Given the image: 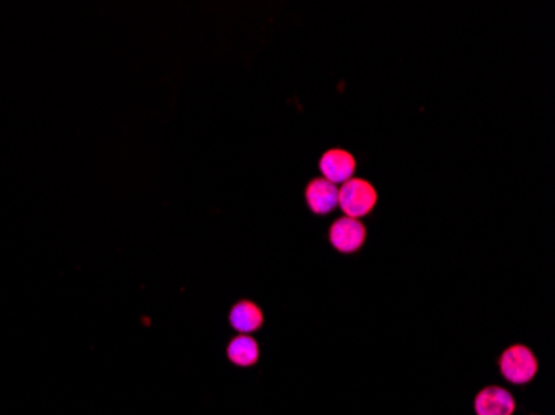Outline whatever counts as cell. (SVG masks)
Here are the masks:
<instances>
[{
  "instance_id": "6da1fadb",
  "label": "cell",
  "mask_w": 555,
  "mask_h": 415,
  "mask_svg": "<svg viewBox=\"0 0 555 415\" xmlns=\"http://www.w3.org/2000/svg\"><path fill=\"white\" fill-rule=\"evenodd\" d=\"M377 202L375 187L362 178H351L339 188L338 206L350 218H362L373 212Z\"/></svg>"
},
{
  "instance_id": "3957f363",
  "label": "cell",
  "mask_w": 555,
  "mask_h": 415,
  "mask_svg": "<svg viewBox=\"0 0 555 415\" xmlns=\"http://www.w3.org/2000/svg\"><path fill=\"white\" fill-rule=\"evenodd\" d=\"M364 239H366V226L356 218L343 216L329 228V241L333 248L339 253L344 254L356 253L364 245Z\"/></svg>"
},
{
  "instance_id": "5b68a950",
  "label": "cell",
  "mask_w": 555,
  "mask_h": 415,
  "mask_svg": "<svg viewBox=\"0 0 555 415\" xmlns=\"http://www.w3.org/2000/svg\"><path fill=\"white\" fill-rule=\"evenodd\" d=\"M319 170L323 173V177L327 181L335 183V185H343L348 179L352 178L354 171H356V160L350 152L344 150H327L323 154V158L319 160Z\"/></svg>"
},
{
  "instance_id": "ba28073f",
  "label": "cell",
  "mask_w": 555,
  "mask_h": 415,
  "mask_svg": "<svg viewBox=\"0 0 555 415\" xmlns=\"http://www.w3.org/2000/svg\"><path fill=\"white\" fill-rule=\"evenodd\" d=\"M258 357H260V347L252 336L240 334L229 343L228 359L233 364L240 368H250L256 364Z\"/></svg>"
},
{
  "instance_id": "52a82bcc",
  "label": "cell",
  "mask_w": 555,
  "mask_h": 415,
  "mask_svg": "<svg viewBox=\"0 0 555 415\" xmlns=\"http://www.w3.org/2000/svg\"><path fill=\"white\" fill-rule=\"evenodd\" d=\"M229 324L235 331L242 334H250L261 328L263 324V312L250 301H240L235 304L229 312Z\"/></svg>"
},
{
  "instance_id": "277c9868",
  "label": "cell",
  "mask_w": 555,
  "mask_h": 415,
  "mask_svg": "<svg viewBox=\"0 0 555 415\" xmlns=\"http://www.w3.org/2000/svg\"><path fill=\"white\" fill-rule=\"evenodd\" d=\"M474 411L477 415H512L516 411V399L504 387H485L476 395Z\"/></svg>"
},
{
  "instance_id": "8992f818",
  "label": "cell",
  "mask_w": 555,
  "mask_h": 415,
  "mask_svg": "<svg viewBox=\"0 0 555 415\" xmlns=\"http://www.w3.org/2000/svg\"><path fill=\"white\" fill-rule=\"evenodd\" d=\"M339 188L325 178H316L306 188V202L316 214H327L338 208Z\"/></svg>"
},
{
  "instance_id": "7a4b0ae2",
  "label": "cell",
  "mask_w": 555,
  "mask_h": 415,
  "mask_svg": "<svg viewBox=\"0 0 555 415\" xmlns=\"http://www.w3.org/2000/svg\"><path fill=\"white\" fill-rule=\"evenodd\" d=\"M499 369L507 382L514 386H522L535 378L539 364L529 347L518 344L509 347L502 353V356L499 359Z\"/></svg>"
}]
</instances>
